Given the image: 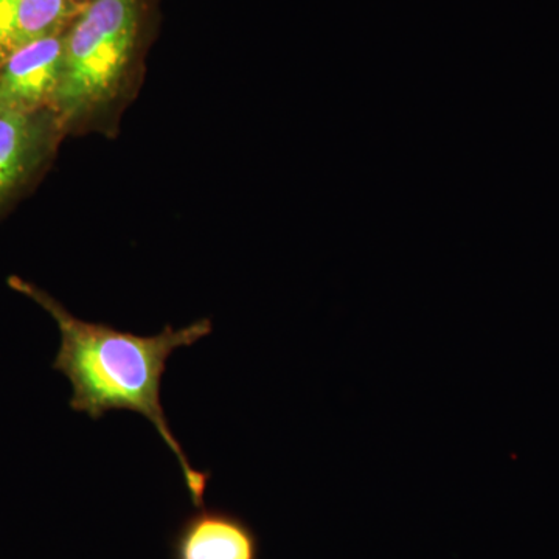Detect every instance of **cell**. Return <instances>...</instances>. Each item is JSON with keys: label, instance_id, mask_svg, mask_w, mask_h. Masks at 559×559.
Segmentation results:
<instances>
[{"label": "cell", "instance_id": "6da1fadb", "mask_svg": "<svg viewBox=\"0 0 559 559\" xmlns=\"http://www.w3.org/2000/svg\"><path fill=\"white\" fill-rule=\"evenodd\" d=\"M9 285L49 312L60 329L61 344L53 369L72 385L70 409L91 419H100L112 411H130L148 419L178 459L191 502L202 509L212 476L191 466L173 433L160 392L173 353L207 337L213 330L212 320L201 319L179 330L167 325L154 336H139L105 323L81 320L49 293L20 277H10Z\"/></svg>", "mask_w": 559, "mask_h": 559}, {"label": "cell", "instance_id": "7a4b0ae2", "mask_svg": "<svg viewBox=\"0 0 559 559\" xmlns=\"http://www.w3.org/2000/svg\"><path fill=\"white\" fill-rule=\"evenodd\" d=\"M142 0H92L66 31L53 110L66 135L114 134L140 86Z\"/></svg>", "mask_w": 559, "mask_h": 559}, {"label": "cell", "instance_id": "3957f363", "mask_svg": "<svg viewBox=\"0 0 559 559\" xmlns=\"http://www.w3.org/2000/svg\"><path fill=\"white\" fill-rule=\"evenodd\" d=\"M64 138L53 109H0V210L44 171Z\"/></svg>", "mask_w": 559, "mask_h": 559}, {"label": "cell", "instance_id": "277c9868", "mask_svg": "<svg viewBox=\"0 0 559 559\" xmlns=\"http://www.w3.org/2000/svg\"><path fill=\"white\" fill-rule=\"evenodd\" d=\"M66 31L14 51L0 64V109H53L64 64Z\"/></svg>", "mask_w": 559, "mask_h": 559}, {"label": "cell", "instance_id": "5b68a950", "mask_svg": "<svg viewBox=\"0 0 559 559\" xmlns=\"http://www.w3.org/2000/svg\"><path fill=\"white\" fill-rule=\"evenodd\" d=\"M175 559H259L260 543L248 522L223 510L197 509L173 540Z\"/></svg>", "mask_w": 559, "mask_h": 559}, {"label": "cell", "instance_id": "8992f818", "mask_svg": "<svg viewBox=\"0 0 559 559\" xmlns=\"http://www.w3.org/2000/svg\"><path fill=\"white\" fill-rule=\"evenodd\" d=\"M83 9L72 0H0V64L22 47L68 31Z\"/></svg>", "mask_w": 559, "mask_h": 559}, {"label": "cell", "instance_id": "52a82bcc", "mask_svg": "<svg viewBox=\"0 0 559 559\" xmlns=\"http://www.w3.org/2000/svg\"><path fill=\"white\" fill-rule=\"evenodd\" d=\"M72 2L79 3L81 7H86L92 0H72Z\"/></svg>", "mask_w": 559, "mask_h": 559}]
</instances>
